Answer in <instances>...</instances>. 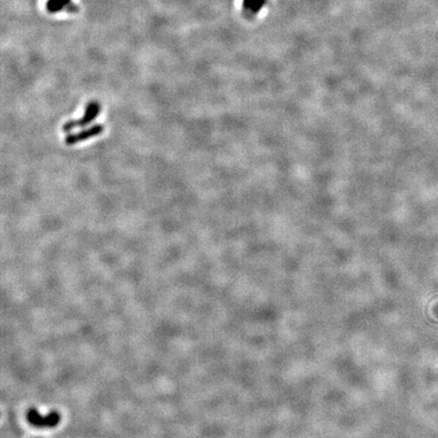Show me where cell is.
Returning a JSON list of instances; mask_svg holds the SVG:
<instances>
[{
    "label": "cell",
    "instance_id": "cell-1",
    "mask_svg": "<svg viewBox=\"0 0 438 438\" xmlns=\"http://www.w3.org/2000/svg\"><path fill=\"white\" fill-rule=\"evenodd\" d=\"M102 111V106L96 101H91L88 103L85 111V115L83 118L77 119V120H69L63 126L62 130L64 132H70L75 128H85L91 124L95 119L99 116Z\"/></svg>",
    "mask_w": 438,
    "mask_h": 438
},
{
    "label": "cell",
    "instance_id": "cell-2",
    "mask_svg": "<svg viewBox=\"0 0 438 438\" xmlns=\"http://www.w3.org/2000/svg\"><path fill=\"white\" fill-rule=\"evenodd\" d=\"M28 422L37 428H53L61 421V416L58 412L52 411L48 415H41L37 409L32 408L27 413Z\"/></svg>",
    "mask_w": 438,
    "mask_h": 438
},
{
    "label": "cell",
    "instance_id": "cell-3",
    "mask_svg": "<svg viewBox=\"0 0 438 438\" xmlns=\"http://www.w3.org/2000/svg\"><path fill=\"white\" fill-rule=\"evenodd\" d=\"M103 132H104V126L102 124L93 125L88 129L81 131V132L72 133V134L67 135L64 139V143L68 146L75 145L77 143L87 141V140H88V139H91L93 137L101 135Z\"/></svg>",
    "mask_w": 438,
    "mask_h": 438
},
{
    "label": "cell",
    "instance_id": "cell-4",
    "mask_svg": "<svg viewBox=\"0 0 438 438\" xmlns=\"http://www.w3.org/2000/svg\"><path fill=\"white\" fill-rule=\"evenodd\" d=\"M265 2L266 0H244V6L252 12H257L263 7Z\"/></svg>",
    "mask_w": 438,
    "mask_h": 438
},
{
    "label": "cell",
    "instance_id": "cell-5",
    "mask_svg": "<svg viewBox=\"0 0 438 438\" xmlns=\"http://www.w3.org/2000/svg\"><path fill=\"white\" fill-rule=\"evenodd\" d=\"M69 2V0H49L47 3V8L51 12H56L62 9Z\"/></svg>",
    "mask_w": 438,
    "mask_h": 438
}]
</instances>
